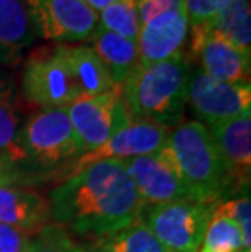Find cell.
Wrapping results in <instances>:
<instances>
[{"instance_id": "obj_1", "label": "cell", "mask_w": 251, "mask_h": 252, "mask_svg": "<svg viewBox=\"0 0 251 252\" xmlns=\"http://www.w3.org/2000/svg\"><path fill=\"white\" fill-rule=\"evenodd\" d=\"M51 220L80 236L111 234L141 218L143 208L126 164L95 163L62 179L49 195Z\"/></svg>"}, {"instance_id": "obj_2", "label": "cell", "mask_w": 251, "mask_h": 252, "mask_svg": "<svg viewBox=\"0 0 251 252\" xmlns=\"http://www.w3.org/2000/svg\"><path fill=\"white\" fill-rule=\"evenodd\" d=\"M189 67L183 52L163 62L139 67L121 87L131 116L168 128L178 126L188 103Z\"/></svg>"}, {"instance_id": "obj_3", "label": "cell", "mask_w": 251, "mask_h": 252, "mask_svg": "<svg viewBox=\"0 0 251 252\" xmlns=\"http://www.w3.org/2000/svg\"><path fill=\"white\" fill-rule=\"evenodd\" d=\"M162 152L197 202L217 205L228 197V184L222 159L212 135L202 122L191 121L170 128Z\"/></svg>"}, {"instance_id": "obj_4", "label": "cell", "mask_w": 251, "mask_h": 252, "mask_svg": "<svg viewBox=\"0 0 251 252\" xmlns=\"http://www.w3.org/2000/svg\"><path fill=\"white\" fill-rule=\"evenodd\" d=\"M20 147L25 153V166L38 176L71 164L80 157V145L66 108L39 109L23 122Z\"/></svg>"}, {"instance_id": "obj_5", "label": "cell", "mask_w": 251, "mask_h": 252, "mask_svg": "<svg viewBox=\"0 0 251 252\" xmlns=\"http://www.w3.org/2000/svg\"><path fill=\"white\" fill-rule=\"evenodd\" d=\"M214 210L212 203L183 198L145 207L141 218L168 252H197Z\"/></svg>"}, {"instance_id": "obj_6", "label": "cell", "mask_w": 251, "mask_h": 252, "mask_svg": "<svg viewBox=\"0 0 251 252\" xmlns=\"http://www.w3.org/2000/svg\"><path fill=\"white\" fill-rule=\"evenodd\" d=\"M21 93L39 109L67 108L83 96L57 44L42 47L28 57L21 75Z\"/></svg>"}, {"instance_id": "obj_7", "label": "cell", "mask_w": 251, "mask_h": 252, "mask_svg": "<svg viewBox=\"0 0 251 252\" xmlns=\"http://www.w3.org/2000/svg\"><path fill=\"white\" fill-rule=\"evenodd\" d=\"M66 109L80 145V155L101 147L132 119L121 87L103 94L82 96Z\"/></svg>"}, {"instance_id": "obj_8", "label": "cell", "mask_w": 251, "mask_h": 252, "mask_svg": "<svg viewBox=\"0 0 251 252\" xmlns=\"http://www.w3.org/2000/svg\"><path fill=\"white\" fill-rule=\"evenodd\" d=\"M188 103L206 127L217 126L250 114L251 85L222 82L189 67Z\"/></svg>"}, {"instance_id": "obj_9", "label": "cell", "mask_w": 251, "mask_h": 252, "mask_svg": "<svg viewBox=\"0 0 251 252\" xmlns=\"http://www.w3.org/2000/svg\"><path fill=\"white\" fill-rule=\"evenodd\" d=\"M36 36L56 44L90 41L98 15L82 0H25Z\"/></svg>"}, {"instance_id": "obj_10", "label": "cell", "mask_w": 251, "mask_h": 252, "mask_svg": "<svg viewBox=\"0 0 251 252\" xmlns=\"http://www.w3.org/2000/svg\"><path fill=\"white\" fill-rule=\"evenodd\" d=\"M170 128L157 122L145 121V119H134L121 130H117L108 142H105L101 147L90 153L80 155L69 164L64 179L69 176L78 173L95 163L106 161V159H117V161H126V159L143 157V155L157 153L167 143Z\"/></svg>"}, {"instance_id": "obj_11", "label": "cell", "mask_w": 251, "mask_h": 252, "mask_svg": "<svg viewBox=\"0 0 251 252\" xmlns=\"http://www.w3.org/2000/svg\"><path fill=\"white\" fill-rule=\"evenodd\" d=\"M145 207L191 198L189 190L162 150L122 161Z\"/></svg>"}, {"instance_id": "obj_12", "label": "cell", "mask_w": 251, "mask_h": 252, "mask_svg": "<svg viewBox=\"0 0 251 252\" xmlns=\"http://www.w3.org/2000/svg\"><path fill=\"white\" fill-rule=\"evenodd\" d=\"M189 31L191 54L197 62V68L222 82L250 83L251 52H245L212 34L206 26L189 28Z\"/></svg>"}, {"instance_id": "obj_13", "label": "cell", "mask_w": 251, "mask_h": 252, "mask_svg": "<svg viewBox=\"0 0 251 252\" xmlns=\"http://www.w3.org/2000/svg\"><path fill=\"white\" fill-rule=\"evenodd\" d=\"M225 169L228 197L248 190L251 178V117L242 116L207 127ZM227 197V198H228Z\"/></svg>"}, {"instance_id": "obj_14", "label": "cell", "mask_w": 251, "mask_h": 252, "mask_svg": "<svg viewBox=\"0 0 251 252\" xmlns=\"http://www.w3.org/2000/svg\"><path fill=\"white\" fill-rule=\"evenodd\" d=\"M189 34V20L184 7L165 10L141 25L137 49L141 65L163 62L183 52Z\"/></svg>"}, {"instance_id": "obj_15", "label": "cell", "mask_w": 251, "mask_h": 252, "mask_svg": "<svg viewBox=\"0 0 251 252\" xmlns=\"http://www.w3.org/2000/svg\"><path fill=\"white\" fill-rule=\"evenodd\" d=\"M0 223L36 236L51 223L49 200L18 186H0Z\"/></svg>"}, {"instance_id": "obj_16", "label": "cell", "mask_w": 251, "mask_h": 252, "mask_svg": "<svg viewBox=\"0 0 251 252\" xmlns=\"http://www.w3.org/2000/svg\"><path fill=\"white\" fill-rule=\"evenodd\" d=\"M35 37L25 0H0V63L17 65Z\"/></svg>"}, {"instance_id": "obj_17", "label": "cell", "mask_w": 251, "mask_h": 252, "mask_svg": "<svg viewBox=\"0 0 251 252\" xmlns=\"http://www.w3.org/2000/svg\"><path fill=\"white\" fill-rule=\"evenodd\" d=\"M90 47L100 57L117 87H122L141 67L136 41L117 36L98 25L97 31L90 37Z\"/></svg>"}, {"instance_id": "obj_18", "label": "cell", "mask_w": 251, "mask_h": 252, "mask_svg": "<svg viewBox=\"0 0 251 252\" xmlns=\"http://www.w3.org/2000/svg\"><path fill=\"white\" fill-rule=\"evenodd\" d=\"M57 49L66 59L83 96L103 94L117 88L103 62L90 46L57 44Z\"/></svg>"}, {"instance_id": "obj_19", "label": "cell", "mask_w": 251, "mask_h": 252, "mask_svg": "<svg viewBox=\"0 0 251 252\" xmlns=\"http://www.w3.org/2000/svg\"><path fill=\"white\" fill-rule=\"evenodd\" d=\"M21 127L23 116L17 87L12 78L0 73V157L26 168L25 153L20 147Z\"/></svg>"}, {"instance_id": "obj_20", "label": "cell", "mask_w": 251, "mask_h": 252, "mask_svg": "<svg viewBox=\"0 0 251 252\" xmlns=\"http://www.w3.org/2000/svg\"><path fill=\"white\" fill-rule=\"evenodd\" d=\"M87 252H168L147 228L142 218L136 220L129 226L106 236L95 238Z\"/></svg>"}, {"instance_id": "obj_21", "label": "cell", "mask_w": 251, "mask_h": 252, "mask_svg": "<svg viewBox=\"0 0 251 252\" xmlns=\"http://www.w3.org/2000/svg\"><path fill=\"white\" fill-rule=\"evenodd\" d=\"M204 26L212 34L222 37L232 46L245 52H251L250 0H232L209 25Z\"/></svg>"}, {"instance_id": "obj_22", "label": "cell", "mask_w": 251, "mask_h": 252, "mask_svg": "<svg viewBox=\"0 0 251 252\" xmlns=\"http://www.w3.org/2000/svg\"><path fill=\"white\" fill-rule=\"evenodd\" d=\"M98 23L111 33L137 42L141 31L137 0H116L113 5L98 13Z\"/></svg>"}, {"instance_id": "obj_23", "label": "cell", "mask_w": 251, "mask_h": 252, "mask_svg": "<svg viewBox=\"0 0 251 252\" xmlns=\"http://www.w3.org/2000/svg\"><path fill=\"white\" fill-rule=\"evenodd\" d=\"M245 249L242 234L233 220L214 213L197 252H237Z\"/></svg>"}, {"instance_id": "obj_24", "label": "cell", "mask_w": 251, "mask_h": 252, "mask_svg": "<svg viewBox=\"0 0 251 252\" xmlns=\"http://www.w3.org/2000/svg\"><path fill=\"white\" fill-rule=\"evenodd\" d=\"M26 252H87L72 234L57 223H49L31 238Z\"/></svg>"}, {"instance_id": "obj_25", "label": "cell", "mask_w": 251, "mask_h": 252, "mask_svg": "<svg viewBox=\"0 0 251 252\" xmlns=\"http://www.w3.org/2000/svg\"><path fill=\"white\" fill-rule=\"evenodd\" d=\"M214 213H220L230 220L240 229L245 249H250L251 246V202L250 197L245 194L228 197L225 200H220L215 205Z\"/></svg>"}, {"instance_id": "obj_26", "label": "cell", "mask_w": 251, "mask_h": 252, "mask_svg": "<svg viewBox=\"0 0 251 252\" xmlns=\"http://www.w3.org/2000/svg\"><path fill=\"white\" fill-rule=\"evenodd\" d=\"M189 28L209 25L232 0H183Z\"/></svg>"}, {"instance_id": "obj_27", "label": "cell", "mask_w": 251, "mask_h": 252, "mask_svg": "<svg viewBox=\"0 0 251 252\" xmlns=\"http://www.w3.org/2000/svg\"><path fill=\"white\" fill-rule=\"evenodd\" d=\"M31 238L33 236L0 223V252H26L30 248Z\"/></svg>"}, {"instance_id": "obj_28", "label": "cell", "mask_w": 251, "mask_h": 252, "mask_svg": "<svg viewBox=\"0 0 251 252\" xmlns=\"http://www.w3.org/2000/svg\"><path fill=\"white\" fill-rule=\"evenodd\" d=\"M31 179H35V174H31L26 168L0 157V186L28 184V182H31Z\"/></svg>"}, {"instance_id": "obj_29", "label": "cell", "mask_w": 251, "mask_h": 252, "mask_svg": "<svg viewBox=\"0 0 251 252\" xmlns=\"http://www.w3.org/2000/svg\"><path fill=\"white\" fill-rule=\"evenodd\" d=\"M176 7H184L183 0H137V12L141 25L153 18L155 15Z\"/></svg>"}, {"instance_id": "obj_30", "label": "cell", "mask_w": 251, "mask_h": 252, "mask_svg": "<svg viewBox=\"0 0 251 252\" xmlns=\"http://www.w3.org/2000/svg\"><path fill=\"white\" fill-rule=\"evenodd\" d=\"M82 2L98 15V13L103 12L105 8H108L109 5H113L116 0H82Z\"/></svg>"}, {"instance_id": "obj_31", "label": "cell", "mask_w": 251, "mask_h": 252, "mask_svg": "<svg viewBox=\"0 0 251 252\" xmlns=\"http://www.w3.org/2000/svg\"><path fill=\"white\" fill-rule=\"evenodd\" d=\"M237 252H251V249H240V251H237Z\"/></svg>"}]
</instances>
